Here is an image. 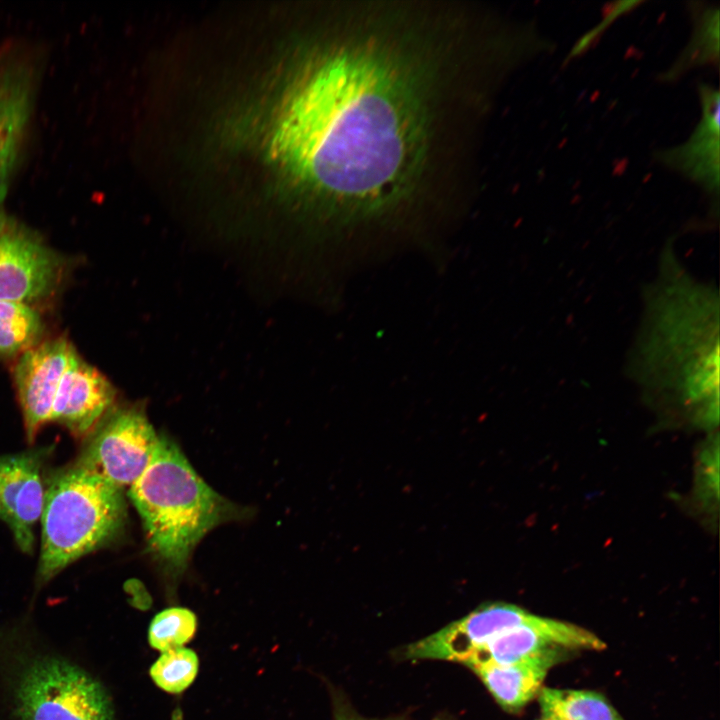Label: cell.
<instances>
[{
    "label": "cell",
    "mask_w": 720,
    "mask_h": 720,
    "mask_svg": "<svg viewBox=\"0 0 720 720\" xmlns=\"http://www.w3.org/2000/svg\"><path fill=\"white\" fill-rule=\"evenodd\" d=\"M415 72L383 41L333 45L286 98L272 158L344 223L382 212L407 190L423 154L426 113Z\"/></svg>",
    "instance_id": "obj_1"
},
{
    "label": "cell",
    "mask_w": 720,
    "mask_h": 720,
    "mask_svg": "<svg viewBox=\"0 0 720 720\" xmlns=\"http://www.w3.org/2000/svg\"><path fill=\"white\" fill-rule=\"evenodd\" d=\"M628 372L646 391L674 397L699 424L719 416V295L694 278L672 244L644 293Z\"/></svg>",
    "instance_id": "obj_2"
},
{
    "label": "cell",
    "mask_w": 720,
    "mask_h": 720,
    "mask_svg": "<svg viewBox=\"0 0 720 720\" xmlns=\"http://www.w3.org/2000/svg\"><path fill=\"white\" fill-rule=\"evenodd\" d=\"M128 493L150 550L174 573L185 569L195 546L212 528L237 513L197 475L179 448L163 438Z\"/></svg>",
    "instance_id": "obj_3"
},
{
    "label": "cell",
    "mask_w": 720,
    "mask_h": 720,
    "mask_svg": "<svg viewBox=\"0 0 720 720\" xmlns=\"http://www.w3.org/2000/svg\"><path fill=\"white\" fill-rule=\"evenodd\" d=\"M125 518L122 489L76 464L55 473L41 515L38 583L110 542Z\"/></svg>",
    "instance_id": "obj_4"
},
{
    "label": "cell",
    "mask_w": 720,
    "mask_h": 720,
    "mask_svg": "<svg viewBox=\"0 0 720 720\" xmlns=\"http://www.w3.org/2000/svg\"><path fill=\"white\" fill-rule=\"evenodd\" d=\"M12 702L16 720H115L102 684L55 655L24 661L13 680Z\"/></svg>",
    "instance_id": "obj_5"
},
{
    "label": "cell",
    "mask_w": 720,
    "mask_h": 720,
    "mask_svg": "<svg viewBox=\"0 0 720 720\" xmlns=\"http://www.w3.org/2000/svg\"><path fill=\"white\" fill-rule=\"evenodd\" d=\"M90 436L75 464L122 490L143 474L160 440L147 417L136 408L108 415Z\"/></svg>",
    "instance_id": "obj_6"
},
{
    "label": "cell",
    "mask_w": 720,
    "mask_h": 720,
    "mask_svg": "<svg viewBox=\"0 0 720 720\" xmlns=\"http://www.w3.org/2000/svg\"><path fill=\"white\" fill-rule=\"evenodd\" d=\"M62 272L61 257L0 205V300L32 305L55 291Z\"/></svg>",
    "instance_id": "obj_7"
},
{
    "label": "cell",
    "mask_w": 720,
    "mask_h": 720,
    "mask_svg": "<svg viewBox=\"0 0 720 720\" xmlns=\"http://www.w3.org/2000/svg\"><path fill=\"white\" fill-rule=\"evenodd\" d=\"M606 644L591 631L529 612L519 624L490 639L464 665H512L555 652L600 651Z\"/></svg>",
    "instance_id": "obj_8"
},
{
    "label": "cell",
    "mask_w": 720,
    "mask_h": 720,
    "mask_svg": "<svg viewBox=\"0 0 720 720\" xmlns=\"http://www.w3.org/2000/svg\"><path fill=\"white\" fill-rule=\"evenodd\" d=\"M37 71L16 51L0 55V205L8 191L34 104Z\"/></svg>",
    "instance_id": "obj_9"
},
{
    "label": "cell",
    "mask_w": 720,
    "mask_h": 720,
    "mask_svg": "<svg viewBox=\"0 0 720 720\" xmlns=\"http://www.w3.org/2000/svg\"><path fill=\"white\" fill-rule=\"evenodd\" d=\"M73 349L66 338L59 337L40 342L17 358L13 376L29 443L50 421L56 393Z\"/></svg>",
    "instance_id": "obj_10"
},
{
    "label": "cell",
    "mask_w": 720,
    "mask_h": 720,
    "mask_svg": "<svg viewBox=\"0 0 720 720\" xmlns=\"http://www.w3.org/2000/svg\"><path fill=\"white\" fill-rule=\"evenodd\" d=\"M528 614V611L513 604L487 603L408 645L404 655L408 659H437L464 664L490 639L521 623Z\"/></svg>",
    "instance_id": "obj_11"
},
{
    "label": "cell",
    "mask_w": 720,
    "mask_h": 720,
    "mask_svg": "<svg viewBox=\"0 0 720 720\" xmlns=\"http://www.w3.org/2000/svg\"><path fill=\"white\" fill-rule=\"evenodd\" d=\"M42 466L40 450L0 455V520L25 553L33 550L34 527L44 507Z\"/></svg>",
    "instance_id": "obj_12"
},
{
    "label": "cell",
    "mask_w": 720,
    "mask_h": 720,
    "mask_svg": "<svg viewBox=\"0 0 720 720\" xmlns=\"http://www.w3.org/2000/svg\"><path fill=\"white\" fill-rule=\"evenodd\" d=\"M115 398L108 379L74 348L62 375L50 421L64 426L75 438L92 434Z\"/></svg>",
    "instance_id": "obj_13"
},
{
    "label": "cell",
    "mask_w": 720,
    "mask_h": 720,
    "mask_svg": "<svg viewBox=\"0 0 720 720\" xmlns=\"http://www.w3.org/2000/svg\"><path fill=\"white\" fill-rule=\"evenodd\" d=\"M702 119L688 141L662 154L666 165L678 169L710 194L719 192V92L699 86Z\"/></svg>",
    "instance_id": "obj_14"
},
{
    "label": "cell",
    "mask_w": 720,
    "mask_h": 720,
    "mask_svg": "<svg viewBox=\"0 0 720 720\" xmlns=\"http://www.w3.org/2000/svg\"><path fill=\"white\" fill-rule=\"evenodd\" d=\"M572 654L555 652L512 665L487 662L469 668L479 676L503 710L518 713L537 697L548 671Z\"/></svg>",
    "instance_id": "obj_15"
},
{
    "label": "cell",
    "mask_w": 720,
    "mask_h": 720,
    "mask_svg": "<svg viewBox=\"0 0 720 720\" xmlns=\"http://www.w3.org/2000/svg\"><path fill=\"white\" fill-rule=\"evenodd\" d=\"M537 698L543 720H625L597 691L542 687Z\"/></svg>",
    "instance_id": "obj_16"
},
{
    "label": "cell",
    "mask_w": 720,
    "mask_h": 720,
    "mask_svg": "<svg viewBox=\"0 0 720 720\" xmlns=\"http://www.w3.org/2000/svg\"><path fill=\"white\" fill-rule=\"evenodd\" d=\"M43 332L41 316L32 305L0 300L1 357H19L40 343Z\"/></svg>",
    "instance_id": "obj_17"
},
{
    "label": "cell",
    "mask_w": 720,
    "mask_h": 720,
    "mask_svg": "<svg viewBox=\"0 0 720 720\" xmlns=\"http://www.w3.org/2000/svg\"><path fill=\"white\" fill-rule=\"evenodd\" d=\"M195 614L182 607L167 608L151 621L148 631L150 645L161 653L184 647L194 636Z\"/></svg>",
    "instance_id": "obj_18"
},
{
    "label": "cell",
    "mask_w": 720,
    "mask_h": 720,
    "mask_svg": "<svg viewBox=\"0 0 720 720\" xmlns=\"http://www.w3.org/2000/svg\"><path fill=\"white\" fill-rule=\"evenodd\" d=\"M199 667L196 653L181 647L163 652L151 666L150 675L155 684L169 693H180L194 681Z\"/></svg>",
    "instance_id": "obj_19"
},
{
    "label": "cell",
    "mask_w": 720,
    "mask_h": 720,
    "mask_svg": "<svg viewBox=\"0 0 720 720\" xmlns=\"http://www.w3.org/2000/svg\"><path fill=\"white\" fill-rule=\"evenodd\" d=\"M718 9L709 10L708 15H703L701 26L682 57L684 64L701 63L713 60V54L718 58Z\"/></svg>",
    "instance_id": "obj_20"
},
{
    "label": "cell",
    "mask_w": 720,
    "mask_h": 720,
    "mask_svg": "<svg viewBox=\"0 0 720 720\" xmlns=\"http://www.w3.org/2000/svg\"><path fill=\"white\" fill-rule=\"evenodd\" d=\"M335 720H369L362 718L355 713L349 712L345 709L338 710L335 715Z\"/></svg>",
    "instance_id": "obj_21"
}]
</instances>
